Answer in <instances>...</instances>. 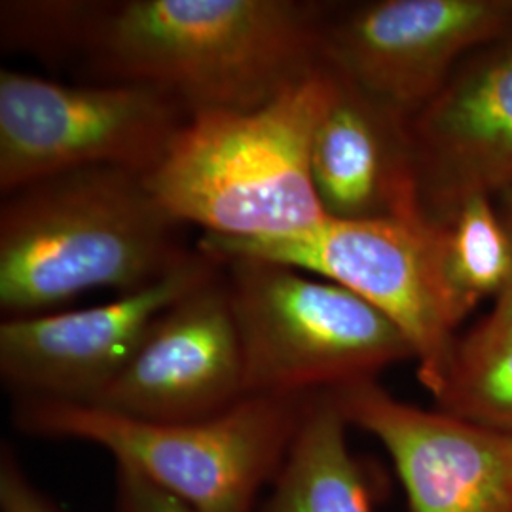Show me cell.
<instances>
[{
  "label": "cell",
  "mask_w": 512,
  "mask_h": 512,
  "mask_svg": "<svg viewBox=\"0 0 512 512\" xmlns=\"http://www.w3.org/2000/svg\"><path fill=\"white\" fill-rule=\"evenodd\" d=\"M327 4L296 0L97 2L84 48L118 82L184 109H256L317 71Z\"/></svg>",
  "instance_id": "obj_1"
},
{
  "label": "cell",
  "mask_w": 512,
  "mask_h": 512,
  "mask_svg": "<svg viewBox=\"0 0 512 512\" xmlns=\"http://www.w3.org/2000/svg\"><path fill=\"white\" fill-rule=\"evenodd\" d=\"M143 175L97 167L25 186L0 209V310L59 311L80 294L148 287L194 251Z\"/></svg>",
  "instance_id": "obj_2"
},
{
  "label": "cell",
  "mask_w": 512,
  "mask_h": 512,
  "mask_svg": "<svg viewBox=\"0 0 512 512\" xmlns=\"http://www.w3.org/2000/svg\"><path fill=\"white\" fill-rule=\"evenodd\" d=\"M336 92L325 65L268 103L192 112L145 175L179 224L224 239L279 238L329 219L311 179L315 129Z\"/></svg>",
  "instance_id": "obj_3"
},
{
  "label": "cell",
  "mask_w": 512,
  "mask_h": 512,
  "mask_svg": "<svg viewBox=\"0 0 512 512\" xmlns=\"http://www.w3.org/2000/svg\"><path fill=\"white\" fill-rule=\"evenodd\" d=\"M310 399L249 395L219 416L177 423L133 420L92 404L18 399L14 421L33 437L103 448L116 467L143 476L190 512H258Z\"/></svg>",
  "instance_id": "obj_4"
},
{
  "label": "cell",
  "mask_w": 512,
  "mask_h": 512,
  "mask_svg": "<svg viewBox=\"0 0 512 512\" xmlns=\"http://www.w3.org/2000/svg\"><path fill=\"white\" fill-rule=\"evenodd\" d=\"M238 323L247 393L302 397L414 361L387 317L346 287L251 256H217Z\"/></svg>",
  "instance_id": "obj_5"
},
{
  "label": "cell",
  "mask_w": 512,
  "mask_h": 512,
  "mask_svg": "<svg viewBox=\"0 0 512 512\" xmlns=\"http://www.w3.org/2000/svg\"><path fill=\"white\" fill-rule=\"evenodd\" d=\"M215 256H251L319 275L361 296L401 330L418 380L435 399L471 308L444 274L440 226L431 220L327 219L279 238L203 236Z\"/></svg>",
  "instance_id": "obj_6"
},
{
  "label": "cell",
  "mask_w": 512,
  "mask_h": 512,
  "mask_svg": "<svg viewBox=\"0 0 512 512\" xmlns=\"http://www.w3.org/2000/svg\"><path fill=\"white\" fill-rule=\"evenodd\" d=\"M188 116L175 97L147 84H63L2 69L0 190L10 196L97 167L145 177Z\"/></svg>",
  "instance_id": "obj_7"
},
{
  "label": "cell",
  "mask_w": 512,
  "mask_h": 512,
  "mask_svg": "<svg viewBox=\"0 0 512 512\" xmlns=\"http://www.w3.org/2000/svg\"><path fill=\"white\" fill-rule=\"evenodd\" d=\"M512 31V0H370L330 8L321 61L410 122L467 55Z\"/></svg>",
  "instance_id": "obj_8"
},
{
  "label": "cell",
  "mask_w": 512,
  "mask_h": 512,
  "mask_svg": "<svg viewBox=\"0 0 512 512\" xmlns=\"http://www.w3.org/2000/svg\"><path fill=\"white\" fill-rule=\"evenodd\" d=\"M203 249L156 283L105 304L4 319L0 376L18 399L90 404L120 374L154 321L219 274Z\"/></svg>",
  "instance_id": "obj_9"
},
{
  "label": "cell",
  "mask_w": 512,
  "mask_h": 512,
  "mask_svg": "<svg viewBox=\"0 0 512 512\" xmlns=\"http://www.w3.org/2000/svg\"><path fill=\"white\" fill-rule=\"evenodd\" d=\"M349 427L380 440L410 512H512V435L404 403L378 380L329 391Z\"/></svg>",
  "instance_id": "obj_10"
},
{
  "label": "cell",
  "mask_w": 512,
  "mask_h": 512,
  "mask_svg": "<svg viewBox=\"0 0 512 512\" xmlns=\"http://www.w3.org/2000/svg\"><path fill=\"white\" fill-rule=\"evenodd\" d=\"M249 397L238 323L219 274L154 321L133 357L92 406L133 420L219 416Z\"/></svg>",
  "instance_id": "obj_11"
},
{
  "label": "cell",
  "mask_w": 512,
  "mask_h": 512,
  "mask_svg": "<svg viewBox=\"0 0 512 512\" xmlns=\"http://www.w3.org/2000/svg\"><path fill=\"white\" fill-rule=\"evenodd\" d=\"M423 215L448 219L512 184V31L467 55L410 120Z\"/></svg>",
  "instance_id": "obj_12"
},
{
  "label": "cell",
  "mask_w": 512,
  "mask_h": 512,
  "mask_svg": "<svg viewBox=\"0 0 512 512\" xmlns=\"http://www.w3.org/2000/svg\"><path fill=\"white\" fill-rule=\"evenodd\" d=\"M334 78L336 92L311 145V179L327 217L427 219L410 122Z\"/></svg>",
  "instance_id": "obj_13"
},
{
  "label": "cell",
  "mask_w": 512,
  "mask_h": 512,
  "mask_svg": "<svg viewBox=\"0 0 512 512\" xmlns=\"http://www.w3.org/2000/svg\"><path fill=\"white\" fill-rule=\"evenodd\" d=\"M349 423L329 391L311 395L289 456L258 512H374Z\"/></svg>",
  "instance_id": "obj_14"
},
{
  "label": "cell",
  "mask_w": 512,
  "mask_h": 512,
  "mask_svg": "<svg viewBox=\"0 0 512 512\" xmlns=\"http://www.w3.org/2000/svg\"><path fill=\"white\" fill-rule=\"evenodd\" d=\"M435 406L512 435V287L459 332Z\"/></svg>",
  "instance_id": "obj_15"
},
{
  "label": "cell",
  "mask_w": 512,
  "mask_h": 512,
  "mask_svg": "<svg viewBox=\"0 0 512 512\" xmlns=\"http://www.w3.org/2000/svg\"><path fill=\"white\" fill-rule=\"evenodd\" d=\"M439 226L444 274L471 310L511 289L512 241L494 196L469 198Z\"/></svg>",
  "instance_id": "obj_16"
},
{
  "label": "cell",
  "mask_w": 512,
  "mask_h": 512,
  "mask_svg": "<svg viewBox=\"0 0 512 512\" xmlns=\"http://www.w3.org/2000/svg\"><path fill=\"white\" fill-rule=\"evenodd\" d=\"M97 2H4L2 42L38 54L82 50Z\"/></svg>",
  "instance_id": "obj_17"
},
{
  "label": "cell",
  "mask_w": 512,
  "mask_h": 512,
  "mask_svg": "<svg viewBox=\"0 0 512 512\" xmlns=\"http://www.w3.org/2000/svg\"><path fill=\"white\" fill-rule=\"evenodd\" d=\"M0 512H63L29 478L8 446L0 452Z\"/></svg>",
  "instance_id": "obj_18"
},
{
  "label": "cell",
  "mask_w": 512,
  "mask_h": 512,
  "mask_svg": "<svg viewBox=\"0 0 512 512\" xmlns=\"http://www.w3.org/2000/svg\"><path fill=\"white\" fill-rule=\"evenodd\" d=\"M114 486V512H190L181 501L126 467H116Z\"/></svg>",
  "instance_id": "obj_19"
},
{
  "label": "cell",
  "mask_w": 512,
  "mask_h": 512,
  "mask_svg": "<svg viewBox=\"0 0 512 512\" xmlns=\"http://www.w3.org/2000/svg\"><path fill=\"white\" fill-rule=\"evenodd\" d=\"M495 207L509 232L512 241V184L494 196Z\"/></svg>",
  "instance_id": "obj_20"
}]
</instances>
